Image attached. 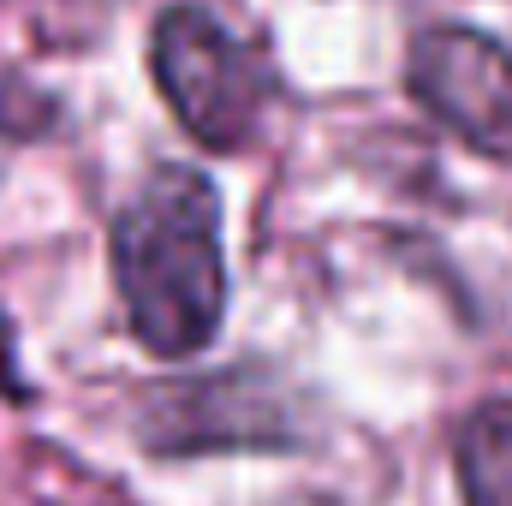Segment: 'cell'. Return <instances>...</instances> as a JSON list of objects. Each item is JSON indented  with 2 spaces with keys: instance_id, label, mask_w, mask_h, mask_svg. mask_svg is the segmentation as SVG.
<instances>
[{
  "instance_id": "obj_1",
  "label": "cell",
  "mask_w": 512,
  "mask_h": 506,
  "mask_svg": "<svg viewBox=\"0 0 512 506\" xmlns=\"http://www.w3.org/2000/svg\"><path fill=\"white\" fill-rule=\"evenodd\" d=\"M114 286L131 340L155 358H197L221 334L227 262L221 197L197 167H155L114 215Z\"/></svg>"
},
{
  "instance_id": "obj_2",
  "label": "cell",
  "mask_w": 512,
  "mask_h": 506,
  "mask_svg": "<svg viewBox=\"0 0 512 506\" xmlns=\"http://www.w3.org/2000/svg\"><path fill=\"white\" fill-rule=\"evenodd\" d=\"M131 435L155 459L280 453L304 441V411L262 370H215L149 387L131 411Z\"/></svg>"
},
{
  "instance_id": "obj_3",
  "label": "cell",
  "mask_w": 512,
  "mask_h": 506,
  "mask_svg": "<svg viewBox=\"0 0 512 506\" xmlns=\"http://www.w3.org/2000/svg\"><path fill=\"white\" fill-rule=\"evenodd\" d=\"M155 84L173 120L209 149H245L262 120L268 78L256 54L209 12V6H167L149 42Z\"/></svg>"
},
{
  "instance_id": "obj_4",
  "label": "cell",
  "mask_w": 512,
  "mask_h": 506,
  "mask_svg": "<svg viewBox=\"0 0 512 506\" xmlns=\"http://www.w3.org/2000/svg\"><path fill=\"white\" fill-rule=\"evenodd\" d=\"M411 96L483 155H512V48L465 30L441 24L411 42Z\"/></svg>"
},
{
  "instance_id": "obj_5",
  "label": "cell",
  "mask_w": 512,
  "mask_h": 506,
  "mask_svg": "<svg viewBox=\"0 0 512 506\" xmlns=\"http://www.w3.org/2000/svg\"><path fill=\"white\" fill-rule=\"evenodd\" d=\"M465 506H512V399L477 405L453 441Z\"/></svg>"
}]
</instances>
